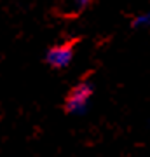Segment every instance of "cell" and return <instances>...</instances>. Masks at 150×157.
<instances>
[{
	"mask_svg": "<svg viewBox=\"0 0 150 157\" xmlns=\"http://www.w3.org/2000/svg\"><path fill=\"white\" fill-rule=\"evenodd\" d=\"M91 94H93V87L87 82H80V84L73 86L72 91L65 98V105H63L65 112L70 113V112H77V110L84 108L86 103L89 101V98H91Z\"/></svg>",
	"mask_w": 150,
	"mask_h": 157,
	"instance_id": "6da1fadb",
	"label": "cell"
},
{
	"mask_svg": "<svg viewBox=\"0 0 150 157\" xmlns=\"http://www.w3.org/2000/svg\"><path fill=\"white\" fill-rule=\"evenodd\" d=\"M79 40H68L65 44H60V45H54L51 47L49 52H47V63H49L52 68H65L68 63L72 61V56H73V51H75V44Z\"/></svg>",
	"mask_w": 150,
	"mask_h": 157,
	"instance_id": "7a4b0ae2",
	"label": "cell"
},
{
	"mask_svg": "<svg viewBox=\"0 0 150 157\" xmlns=\"http://www.w3.org/2000/svg\"><path fill=\"white\" fill-rule=\"evenodd\" d=\"M91 0H70V4H72V7L75 9V11H80V9H84V7L87 6Z\"/></svg>",
	"mask_w": 150,
	"mask_h": 157,
	"instance_id": "3957f363",
	"label": "cell"
}]
</instances>
